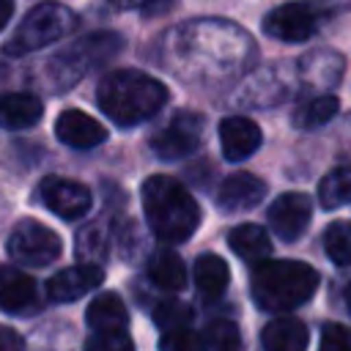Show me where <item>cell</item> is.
Returning a JSON list of instances; mask_svg holds the SVG:
<instances>
[{
  "mask_svg": "<svg viewBox=\"0 0 351 351\" xmlns=\"http://www.w3.org/2000/svg\"><path fill=\"white\" fill-rule=\"evenodd\" d=\"M340 110V101L335 96H315V99H304L296 110H293V126L296 129H321L326 126Z\"/></svg>",
  "mask_w": 351,
  "mask_h": 351,
  "instance_id": "22",
  "label": "cell"
},
{
  "mask_svg": "<svg viewBox=\"0 0 351 351\" xmlns=\"http://www.w3.org/2000/svg\"><path fill=\"white\" fill-rule=\"evenodd\" d=\"M143 211L151 233L165 244L186 241L200 225V206L189 189L170 176H151L143 184Z\"/></svg>",
  "mask_w": 351,
  "mask_h": 351,
  "instance_id": "2",
  "label": "cell"
},
{
  "mask_svg": "<svg viewBox=\"0 0 351 351\" xmlns=\"http://www.w3.org/2000/svg\"><path fill=\"white\" fill-rule=\"evenodd\" d=\"M159 351H206L203 335L186 329H176V332H162L159 340Z\"/></svg>",
  "mask_w": 351,
  "mask_h": 351,
  "instance_id": "28",
  "label": "cell"
},
{
  "mask_svg": "<svg viewBox=\"0 0 351 351\" xmlns=\"http://www.w3.org/2000/svg\"><path fill=\"white\" fill-rule=\"evenodd\" d=\"M5 250L16 263L38 269V266H49L60 255L63 241L47 225L36 219H19L5 239Z\"/></svg>",
  "mask_w": 351,
  "mask_h": 351,
  "instance_id": "6",
  "label": "cell"
},
{
  "mask_svg": "<svg viewBox=\"0 0 351 351\" xmlns=\"http://www.w3.org/2000/svg\"><path fill=\"white\" fill-rule=\"evenodd\" d=\"M318 351H351V326H346V324H326L321 329Z\"/></svg>",
  "mask_w": 351,
  "mask_h": 351,
  "instance_id": "30",
  "label": "cell"
},
{
  "mask_svg": "<svg viewBox=\"0 0 351 351\" xmlns=\"http://www.w3.org/2000/svg\"><path fill=\"white\" fill-rule=\"evenodd\" d=\"M110 5H115V8H151L154 0H110Z\"/></svg>",
  "mask_w": 351,
  "mask_h": 351,
  "instance_id": "32",
  "label": "cell"
},
{
  "mask_svg": "<svg viewBox=\"0 0 351 351\" xmlns=\"http://www.w3.org/2000/svg\"><path fill=\"white\" fill-rule=\"evenodd\" d=\"M167 101V88L137 69H118L101 77L96 88V104L118 126H137L154 118Z\"/></svg>",
  "mask_w": 351,
  "mask_h": 351,
  "instance_id": "1",
  "label": "cell"
},
{
  "mask_svg": "<svg viewBox=\"0 0 351 351\" xmlns=\"http://www.w3.org/2000/svg\"><path fill=\"white\" fill-rule=\"evenodd\" d=\"M14 16V0H0V30L11 22Z\"/></svg>",
  "mask_w": 351,
  "mask_h": 351,
  "instance_id": "33",
  "label": "cell"
},
{
  "mask_svg": "<svg viewBox=\"0 0 351 351\" xmlns=\"http://www.w3.org/2000/svg\"><path fill=\"white\" fill-rule=\"evenodd\" d=\"M318 200L326 211L340 208L346 203H351V167H337L332 170L321 186H318Z\"/></svg>",
  "mask_w": 351,
  "mask_h": 351,
  "instance_id": "23",
  "label": "cell"
},
{
  "mask_svg": "<svg viewBox=\"0 0 351 351\" xmlns=\"http://www.w3.org/2000/svg\"><path fill=\"white\" fill-rule=\"evenodd\" d=\"M318 288V271L302 261H263L252 266L250 291L261 310L288 313L310 302Z\"/></svg>",
  "mask_w": 351,
  "mask_h": 351,
  "instance_id": "3",
  "label": "cell"
},
{
  "mask_svg": "<svg viewBox=\"0 0 351 351\" xmlns=\"http://www.w3.org/2000/svg\"><path fill=\"white\" fill-rule=\"evenodd\" d=\"M0 351H25L19 332H14L11 326H0Z\"/></svg>",
  "mask_w": 351,
  "mask_h": 351,
  "instance_id": "31",
  "label": "cell"
},
{
  "mask_svg": "<svg viewBox=\"0 0 351 351\" xmlns=\"http://www.w3.org/2000/svg\"><path fill=\"white\" fill-rule=\"evenodd\" d=\"M85 351H134V343L126 332H93Z\"/></svg>",
  "mask_w": 351,
  "mask_h": 351,
  "instance_id": "29",
  "label": "cell"
},
{
  "mask_svg": "<svg viewBox=\"0 0 351 351\" xmlns=\"http://www.w3.org/2000/svg\"><path fill=\"white\" fill-rule=\"evenodd\" d=\"M104 280L101 266L96 263H77L69 269H60L58 274H52L47 280V299L66 304V302H77L80 296L96 291Z\"/></svg>",
  "mask_w": 351,
  "mask_h": 351,
  "instance_id": "11",
  "label": "cell"
},
{
  "mask_svg": "<svg viewBox=\"0 0 351 351\" xmlns=\"http://www.w3.org/2000/svg\"><path fill=\"white\" fill-rule=\"evenodd\" d=\"M228 244L230 250L250 266H258L263 261H269V252H271V241H269V233L261 228V225H239L228 233Z\"/></svg>",
  "mask_w": 351,
  "mask_h": 351,
  "instance_id": "19",
  "label": "cell"
},
{
  "mask_svg": "<svg viewBox=\"0 0 351 351\" xmlns=\"http://www.w3.org/2000/svg\"><path fill=\"white\" fill-rule=\"evenodd\" d=\"M200 140H203V118L197 112L181 110L159 132H154L151 151L159 159H184L197 151Z\"/></svg>",
  "mask_w": 351,
  "mask_h": 351,
  "instance_id": "7",
  "label": "cell"
},
{
  "mask_svg": "<svg viewBox=\"0 0 351 351\" xmlns=\"http://www.w3.org/2000/svg\"><path fill=\"white\" fill-rule=\"evenodd\" d=\"M85 321L93 332H126L129 313H126V304L121 302V296L107 291V293H99L88 304Z\"/></svg>",
  "mask_w": 351,
  "mask_h": 351,
  "instance_id": "17",
  "label": "cell"
},
{
  "mask_svg": "<svg viewBox=\"0 0 351 351\" xmlns=\"http://www.w3.org/2000/svg\"><path fill=\"white\" fill-rule=\"evenodd\" d=\"M263 143V134L258 129V123L230 115L225 121H219V145H222V156L228 162H244L250 159Z\"/></svg>",
  "mask_w": 351,
  "mask_h": 351,
  "instance_id": "15",
  "label": "cell"
},
{
  "mask_svg": "<svg viewBox=\"0 0 351 351\" xmlns=\"http://www.w3.org/2000/svg\"><path fill=\"white\" fill-rule=\"evenodd\" d=\"M148 277L156 288L162 291H181L186 282V271H184V261L173 252V250H159L151 255L148 261Z\"/></svg>",
  "mask_w": 351,
  "mask_h": 351,
  "instance_id": "21",
  "label": "cell"
},
{
  "mask_svg": "<svg viewBox=\"0 0 351 351\" xmlns=\"http://www.w3.org/2000/svg\"><path fill=\"white\" fill-rule=\"evenodd\" d=\"M77 255L82 258V263H96V261H101L107 255V241H104L101 228L90 225V228H82L77 233Z\"/></svg>",
  "mask_w": 351,
  "mask_h": 351,
  "instance_id": "27",
  "label": "cell"
},
{
  "mask_svg": "<svg viewBox=\"0 0 351 351\" xmlns=\"http://www.w3.org/2000/svg\"><path fill=\"white\" fill-rule=\"evenodd\" d=\"M318 22L321 16L315 5L296 0V3H285L269 11L263 16V33L285 44H299V41H307L318 30Z\"/></svg>",
  "mask_w": 351,
  "mask_h": 351,
  "instance_id": "8",
  "label": "cell"
},
{
  "mask_svg": "<svg viewBox=\"0 0 351 351\" xmlns=\"http://www.w3.org/2000/svg\"><path fill=\"white\" fill-rule=\"evenodd\" d=\"M38 197L52 214H58L66 222L85 217L90 211V203H93L90 189L85 184L71 181V178H60V176L44 178L38 186Z\"/></svg>",
  "mask_w": 351,
  "mask_h": 351,
  "instance_id": "9",
  "label": "cell"
},
{
  "mask_svg": "<svg viewBox=\"0 0 351 351\" xmlns=\"http://www.w3.org/2000/svg\"><path fill=\"white\" fill-rule=\"evenodd\" d=\"M310 217H313V203L307 195L302 192H285L280 195L269 211H266V219H269V228L282 239V241H296L307 225H310Z\"/></svg>",
  "mask_w": 351,
  "mask_h": 351,
  "instance_id": "10",
  "label": "cell"
},
{
  "mask_svg": "<svg viewBox=\"0 0 351 351\" xmlns=\"http://www.w3.org/2000/svg\"><path fill=\"white\" fill-rule=\"evenodd\" d=\"M5 80H8V69H5V63L0 60V85H3Z\"/></svg>",
  "mask_w": 351,
  "mask_h": 351,
  "instance_id": "34",
  "label": "cell"
},
{
  "mask_svg": "<svg viewBox=\"0 0 351 351\" xmlns=\"http://www.w3.org/2000/svg\"><path fill=\"white\" fill-rule=\"evenodd\" d=\"M266 195V184L252 173H233L217 189V208L222 214H239L255 208Z\"/></svg>",
  "mask_w": 351,
  "mask_h": 351,
  "instance_id": "13",
  "label": "cell"
},
{
  "mask_svg": "<svg viewBox=\"0 0 351 351\" xmlns=\"http://www.w3.org/2000/svg\"><path fill=\"white\" fill-rule=\"evenodd\" d=\"M0 310L11 315H30L38 310L36 280L14 266H0Z\"/></svg>",
  "mask_w": 351,
  "mask_h": 351,
  "instance_id": "12",
  "label": "cell"
},
{
  "mask_svg": "<svg viewBox=\"0 0 351 351\" xmlns=\"http://www.w3.org/2000/svg\"><path fill=\"white\" fill-rule=\"evenodd\" d=\"M44 115V104L33 93H0V129L16 132L38 123Z\"/></svg>",
  "mask_w": 351,
  "mask_h": 351,
  "instance_id": "16",
  "label": "cell"
},
{
  "mask_svg": "<svg viewBox=\"0 0 351 351\" xmlns=\"http://www.w3.org/2000/svg\"><path fill=\"white\" fill-rule=\"evenodd\" d=\"M123 47V38L115 36V33H90L85 38H77L71 41L66 49H60L49 69H52V77H55V85L58 88H66L71 82H77L85 71H90L93 66L110 60L118 49Z\"/></svg>",
  "mask_w": 351,
  "mask_h": 351,
  "instance_id": "5",
  "label": "cell"
},
{
  "mask_svg": "<svg viewBox=\"0 0 351 351\" xmlns=\"http://www.w3.org/2000/svg\"><path fill=\"white\" fill-rule=\"evenodd\" d=\"M55 134L63 145L80 148V151L96 148L107 140V129L82 110H63L55 121Z\"/></svg>",
  "mask_w": 351,
  "mask_h": 351,
  "instance_id": "14",
  "label": "cell"
},
{
  "mask_svg": "<svg viewBox=\"0 0 351 351\" xmlns=\"http://www.w3.org/2000/svg\"><path fill=\"white\" fill-rule=\"evenodd\" d=\"M203 343L211 351H239L241 348V335H239V326L233 321L219 318V321L208 324V329L203 335Z\"/></svg>",
  "mask_w": 351,
  "mask_h": 351,
  "instance_id": "26",
  "label": "cell"
},
{
  "mask_svg": "<svg viewBox=\"0 0 351 351\" xmlns=\"http://www.w3.org/2000/svg\"><path fill=\"white\" fill-rule=\"evenodd\" d=\"M74 27H77V16H74V11L69 5L55 3V0L38 3L22 16V22L16 25L14 36L5 41L3 55L25 58V55H30L36 49H44V47L55 44L58 38L69 36Z\"/></svg>",
  "mask_w": 351,
  "mask_h": 351,
  "instance_id": "4",
  "label": "cell"
},
{
  "mask_svg": "<svg viewBox=\"0 0 351 351\" xmlns=\"http://www.w3.org/2000/svg\"><path fill=\"white\" fill-rule=\"evenodd\" d=\"M324 250L335 266H351V222H332L324 230Z\"/></svg>",
  "mask_w": 351,
  "mask_h": 351,
  "instance_id": "24",
  "label": "cell"
},
{
  "mask_svg": "<svg viewBox=\"0 0 351 351\" xmlns=\"http://www.w3.org/2000/svg\"><path fill=\"white\" fill-rule=\"evenodd\" d=\"M192 321V310L189 304L178 302V299H165L156 304L154 310V324L162 329V332H176V329H186Z\"/></svg>",
  "mask_w": 351,
  "mask_h": 351,
  "instance_id": "25",
  "label": "cell"
},
{
  "mask_svg": "<svg viewBox=\"0 0 351 351\" xmlns=\"http://www.w3.org/2000/svg\"><path fill=\"white\" fill-rule=\"evenodd\" d=\"M230 282V271H228V263L214 255V252H203L197 261H195V285L203 296L208 299H217Z\"/></svg>",
  "mask_w": 351,
  "mask_h": 351,
  "instance_id": "20",
  "label": "cell"
},
{
  "mask_svg": "<svg viewBox=\"0 0 351 351\" xmlns=\"http://www.w3.org/2000/svg\"><path fill=\"white\" fill-rule=\"evenodd\" d=\"M346 307H348V313H351V282L346 285Z\"/></svg>",
  "mask_w": 351,
  "mask_h": 351,
  "instance_id": "35",
  "label": "cell"
},
{
  "mask_svg": "<svg viewBox=\"0 0 351 351\" xmlns=\"http://www.w3.org/2000/svg\"><path fill=\"white\" fill-rule=\"evenodd\" d=\"M307 326L299 318H274L263 326L261 343L263 351H304L307 348Z\"/></svg>",
  "mask_w": 351,
  "mask_h": 351,
  "instance_id": "18",
  "label": "cell"
}]
</instances>
